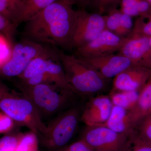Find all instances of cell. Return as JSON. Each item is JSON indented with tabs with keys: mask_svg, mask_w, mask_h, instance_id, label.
Returning a JSON list of instances; mask_svg holds the SVG:
<instances>
[{
	"mask_svg": "<svg viewBox=\"0 0 151 151\" xmlns=\"http://www.w3.org/2000/svg\"><path fill=\"white\" fill-rule=\"evenodd\" d=\"M11 42L2 34H0V68L10 58L12 46Z\"/></svg>",
	"mask_w": 151,
	"mask_h": 151,
	"instance_id": "25",
	"label": "cell"
},
{
	"mask_svg": "<svg viewBox=\"0 0 151 151\" xmlns=\"http://www.w3.org/2000/svg\"><path fill=\"white\" fill-rule=\"evenodd\" d=\"M122 12L131 17L140 16L139 0H122Z\"/></svg>",
	"mask_w": 151,
	"mask_h": 151,
	"instance_id": "26",
	"label": "cell"
},
{
	"mask_svg": "<svg viewBox=\"0 0 151 151\" xmlns=\"http://www.w3.org/2000/svg\"><path fill=\"white\" fill-rule=\"evenodd\" d=\"M19 136L5 135L0 138V151H17Z\"/></svg>",
	"mask_w": 151,
	"mask_h": 151,
	"instance_id": "28",
	"label": "cell"
},
{
	"mask_svg": "<svg viewBox=\"0 0 151 151\" xmlns=\"http://www.w3.org/2000/svg\"><path fill=\"white\" fill-rule=\"evenodd\" d=\"M38 151L37 134L33 132L19 136L17 151Z\"/></svg>",
	"mask_w": 151,
	"mask_h": 151,
	"instance_id": "19",
	"label": "cell"
},
{
	"mask_svg": "<svg viewBox=\"0 0 151 151\" xmlns=\"http://www.w3.org/2000/svg\"><path fill=\"white\" fill-rule=\"evenodd\" d=\"M123 151H151V144L141 139L134 131L128 137Z\"/></svg>",
	"mask_w": 151,
	"mask_h": 151,
	"instance_id": "22",
	"label": "cell"
},
{
	"mask_svg": "<svg viewBox=\"0 0 151 151\" xmlns=\"http://www.w3.org/2000/svg\"><path fill=\"white\" fill-rule=\"evenodd\" d=\"M151 5V0H146Z\"/></svg>",
	"mask_w": 151,
	"mask_h": 151,
	"instance_id": "33",
	"label": "cell"
},
{
	"mask_svg": "<svg viewBox=\"0 0 151 151\" xmlns=\"http://www.w3.org/2000/svg\"><path fill=\"white\" fill-rule=\"evenodd\" d=\"M113 104L109 96L98 95L92 98L81 116V120L87 127L99 126L108 120Z\"/></svg>",
	"mask_w": 151,
	"mask_h": 151,
	"instance_id": "13",
	"label": "cell"
},
{
	"mask_svg": "<svg viewBox=\"0 0 151 151\" xmlns=\"http://www.w3.org/2000/svg\"><path fill=\"white\" fill-rule=\"evenodd\" d=\"M79 114L76 108L70 109L60 116L48 127L43 137L47 145L53 147L65 145L72 138L78 126Z\"/></svg>",
	"mask_w": 151,
	"mask_h": 151,
	"instance_id": "6",
	"label": "cell"
},
{
	"mask_svg": "<svg viewBox=\"0 0 151 151\" xmlns=\"http://www.w3.org/2000/svg\"><path fill=\"white\" fill-rule=\"evenodd\" d=\"M78 17L73 37V49L83 46L93 40L105 28V16L97 13L78 10Z\"/></svg>",
	"mask_w": 151,
	"mask_h": 151,
	"instance_id": "7",
	"label": "cell"
},
{
	"mask_svg": "<svg viewBox=\"0 0 151 151\" xmlns=\"http://www.w3.org/2000/svg\"><path fill=\"white\" fill-rule=\"evenodd\" d=\"M119 52L137 65L151 69L150 37L130 34Z\"/></svg>",
	"mask_w": 151,
	"mask_h": 151,
	"instance_id": "11",
	"label": "cell"
},
{
	"mask_svg": "<svg viewBox=\"0 0 151 151\" xmlns=\"http://www.w3.org/2000/svg\"><path fill=\"white\" fill-rule=\"evenodd\" d=\"M78 58L108 80L114 78L127 68L137 65L127 57L119 53Z\"/></svg>",
	"mask_w": 151,
	"mask_h": 151,
	"instance_id": "10",
	"label": "cell"
},
{
	"mask_svg": "<svg viewBox=\"0 0 151 151\" xmlns=\"http://www.w3.org/2000/svg\"><path fill=\"white\" fill-rule=\"evenodd\" d=\"M133 25L132 17L122 12L120 27L116 34L124 37V36L132 32Z\"/></svg>",
	"mask_w": 151,
	"mask_h": 151,
	"instance_id": "29",
	"label": "cell"
},
{
	"mask_svg": "<svg viewBox=\"0 0 151 151\" xmlns=\"http://www.w3.org/2000/svg\"><path fill=\"white\" fill-rule=\"evenodd\" d=\"M122 12L117 9L111 11L105 16L106 29L116 34L119 29L121 22Z\"/></svg>",
	"mask_w": 151,
	"mask_h": 151,
	"instance_id": "24",
	"label": "cell"
},
{
	"mask_svg": "<svg viewBox=\"0 0 151 151\" xmlns=\"http://www.w3.org/2000/svg\"></svg>",
	"mask_w": 151,
	"mask_h": 151,
	"instance_id": "35",
	"label": "cell"
},
{
	"mask_svg": "<svg viewBox=\"0 0 151 151\" xmlns=\"http://www.w3.org/2000/svg\"><path fill=\"white\" fill-rule=\"evenodd\" d=\"M14 121L3 112L0 113V134L8 133L13 128Z\"/></svg>",
	"mask_w": 151,
	"mask_h": 151,
	"instance_id": "30",
	"label": "cell"
},
{
	"mask_svg": "<svg viewBox=\"0 0 151 151\" xmlns=\"http://www.w3.org/2000/svg\"><path fill=\"white\" fill-rule=\"evenodd\" d=\"M51 48L23 38L13 45L10 58L0 68V73L7 77H19L34 59Z\"/></svg>",
	"mask_w": 151,
	"mask_h": 151,
	"instance_id": "4",
	"label": "cell"
},
{
	"mask_svg": "<svg viewBox=\"0 0 151 151\" xmlns=\"http://www.w3.org/2000/svg\"><path fill=\"white\" fill-rule=\"evenodd\" d=\"M122 0H92L90 4L96 10L97 13L103 14L117 9Z\"/></svg>",
	"mask_w": 151,
	"mask_h": 151,
	"instance_id": "23",
	"label": "cell"
},
{
	"mask_svg": "<svg viewBox=\"0 0 151 151\" xmlns=\"http://www.w3.org/2000/svg\"><path fill=\"white\" fill-rule=\"evenodd\" d=\"M17 27L0 14V32L5 36L11 42Z\"/></svg>",
	"mask_w": 151,
	"mask_h": 151,
	"instance_id": "27",
	"label": "cell"
},
{
	"mask_svg": "<svg viewBox=\"0 0 151 151\" xmlns=\"http://www.w3.org/2000/svg\"><path fill=\"white\" fill-rule=\"evenodd\" d=\"M58 151H93L83 141L76 142Z\"/></svg>",
	"mask_w": 151,
	"mask_h": 151,
	"instance_id": "31",
	"label": "cell"
},
{
	"mask_svg": "<svg viewBox=\"0 0 151 151\" xmlns=\"http://www.w3.org/2000/svg\"><path fill=\"white\" fill-rule=\"evenodd\" d=\"M73 6L71 0H57L45 8L25 22L24 38L63 50L73 49L78 13Z\"/></svg>",
	"mask_w": 151,
	"mask_h": 151,
	"instance_id": "1",
	"label": "cell"
},
{
	"mask_svg": "<svg viewBox=\"0 0 151 151\" xmlns=\"http://www.w3.org/2000/svg\"><path fill=\"white\" fill-rule=\"evenodd\" d=\"M151 76V69L134 65L114 78L113 91H139Z\"/></svg>",
	"mask_w": 151,
	"mask_h": 151,
	"instance_id": "12",
	"label": "cell"
},
{
	"mask_svg": "<svg viewBox=\"0 0 151 151\" xmlns=\"http://www.w3.org/2000/svg\"><path fill=\"white\" fill-rule=\"evenodd\" d=\"M134 131L141 139L151 144V114L138 122Z\"/></svg>",
	"mask_w": 151,
	"mask_h": 151,
	"instance_id": "21",
	"label": "cell"
},
{
	"mask_svg": "<svg viewBox=\"0 0 151 151\" xmlns=\"http://www.w3.org/2000/svg\"><path fill=\"white\" fill-rule=\"evenodd\" d=\"M139 91H113L109 97L113 105L130 111L137 103Z\"/></svg>",
	"mask_w": 151,
	"mask_h": 151,
	"instance_id": "17",
	"label": "cell"
},
{
	"mask_svg": "<svg viewBox=\"0 0 151 151\" xmlns=\"http://www.w3.org/2000/svg\"><path fill=\"white\" fill-rule=\"evenodd\" d=\"M28 0H0V14L18 27L19 21Z\"/></svg>",
	"mask_w": 151,
	"mask_h": 151,
	"instance_id": "16",
	"label": "cell"
},
{
	"mask_svg": "<svg viewBox=\"0 0 151 151\" xmlns=\"http://www.w3.org/2000/svg\"><path fill=\"white\" fill-rule=\"evenodd\" d=\"M126 39L105 29L93 40L76 49L75 55L86 58L114 53L120 50Z\"/></svg>",
	"mask_w": 151,
	"mask_h": 151,
	"instance_id": "8",
	"label": "cell"
},
{
	"mask_svg": "<svg viewBox=\"0 0 151 151\" xmlns=\"http://www.w3.org/2000/svg\"><path fill=\"white\" fill-rule=\"evenodd\" d=\"M150 45H151V37H150Z\"/></svg>",
	"mask_w": 151,
	"mask_h": 151,
	"instance_id": "34",
	"label": "cell"
},
{
	"mask_svg": "<svg viewBox=\"0 0 151 151\" xmlns=\"http://www.w3.org/2000/svg\"><path fill=\"white\" fill-rule=\"evenodd\" d=\"M92 0H71L73 4L78 6L79 9H85L87 6L89 5Z\"/></svg>",
	"mask_w": 151,
	"mask_h": 151,
	"instance_id": "32",
	"label": "cell"
},
{
	"mask_svg": "<svg viewBox=\"0 0 151 151\" xmlns=\"http://www.w3.org/2000/svg\"><path fill=\"white\" fill-rule=\"evenodd\" d=\"M57 0H28L19 21V24L28 20Z\"/></svg>",
	"mask_w": 151,
	"mask_h": 151,
	"instance_id": "18",
	"label": "cell"
},
{
	"mask_svg": "<svg viewBox=\"0 0 151 151\" xmlns=\"http://www.w3.org/2000/svg\"><path fill=\"white\" fill-rule=\"evenodd\" d=\"M129 113L134 129L138 122L151 114V76L139 90L137 103Z\"/></svg>",
	"mask_w": 151,
	"mask_h": 151,
	"instance_id": "15",
	"label": "cell"
},
{
	"mask_svg": "<svg viewBox=\"0 0 151 151\" xmlns=\"http://www.w3.org/2000/svg\"><path fill=\"white\" fill-rule=\"evenodd\" d=\"M128 137L103 126L87 127L81 140L93 151H123Z\"/></svg>",
	"mask_w": 151,
	"mask_h": 151,
	"instance_id": "5",
	"label": "cell"
},
{
	"mask_svg": "<svg viewBox=\"0 0 151 151\" xmlns=\"http://www.w3.org/2000/svg\"><path fill=\"white\" fill-rule=\"evenodd\" d=\"M99 126L107 127L116 133L126 135L128 137L134 132L129 111L116 105H113L107 121Z\"/></svg>",
	"mask_w": 151,
	"mask_h": 151,
	"instance_id": "14",
	"label": "cell"
},
{
	"mask_svg": "<svg viewBox=\"0 0 151 151\" xmlns=\"http://www.w3.org/2000/svg\"><path fill=\"white\" fill-rule=\"evenodd\" d=\"M130 34L151 37V11L146 16L139 17L136 21Z\"/></svg>",
	"mask_w": 151,
	"mask_h": 151,
	"instance_id": "20",
	"label": "cell"
},
{
	"mask_svg": "<svg viewBox=\"0 0 151 151\" xmlns=\"http://www.w3.org/2000/svg\"><path fill=\"white\" fill-rule=\"evenodd\" d=\"M0 110L14 122L26 126L36 134L44 136L47 127L37 108L29 99L15 94L0 81Z\"/></svg>",
	"mask_w": 151,
	"mask_h": 151,
	"instance_id": "3",
	"label": "cell"
},
{
	"mask_svg": "<svg viewBox=\"0 0 151 151\" xmlns=\"http://www.w3.org/2000/svg\"><path fill=\"white\" fill-rule=\"evenodd\" d=\"M30 94V100L36 108L47 113L58 111L64 104L65 98L58 88L50 84L42 83L32 86H20ZM60 90V89H59Z\"/></svg>",
	"mask_w": 151,
	"mask_h": 151,
	"instance_id": "9",
	"label": "cell"
},
{
	"mask_svg": "<svg viewBox=\"0 0 151 151\" xmlns=\"http://www.w3.org/2000/svg\"><path fill=\"white\" fill-rule=\"evenodd\" d=\"M54 48L68 81L75 92L92 95L105 90L108 79L75 55H69L62 50Z\"/></svg>",
	"mask_w": 151,
	"mask_h": 151,
	"instance_id": "2",
	"label": "cell"
}]
</instances>
